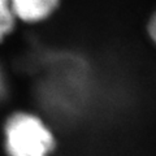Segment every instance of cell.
<instances>
[{
	"instance_id": "cell-1",
	"label": "cell",
	"mask_w": 156,
	"mask_h": 156,
	"mask_svg": "<svg viewBox=\"0 0 156 156\" xmlns=\"http://www.w3.org/2000/svg\"><path fill=\"white\" fill-rule=\"evenodd\" d=\"M4 144L8 156H50L56 140L41 117L16 112L4 125Z\"/></svg>"
},
{
	"instance_id": "cell-3",
	"label": "cell",
	"mask_w": 156,
	"mask_h": 156,
	"mask_svg": "<svg viewBox=\"0 0 156 156\" xmlns=\"http://www.w3.org/2000/svg\"><path fill=\"white\" fill-rule=\"evenodd\" d=\"M16 20L9 0H0V42L13 31Z\"/></svg>"
},
{
	"instance_id": "cell-2",
	"label": "cell",
	"mask_w": 156,
	"mask_h": 156,
	"mask_svg": "<svg viewBox=\"0 0 156 156\" xmlns=\"http://www.w3.org/2000/svg\"><path fill=\"white\" fill-rule=\"evenodd\" d=\"M16 18L34 23L48 18L56 11L60 0H9Z\"/></svg>"
},
{
	"instance_id": "cell-5",
	"label": "cell",
	"mask_w": 156,
	"mask_h": 156,
	"mask_svg": "<svg viewBox=\"0 0 156 156\" xmlns=\"http://www.w3.org/2000/svg\"><path fill=\"white\" fill-rule=\"evenodd\" d=\"M4 92V82H3V78H2V74H0V95Z\"/></svg>"
},
{
	"instance_id": "cell-4",
	"label": "cell",
	"mask_w": 156,
	"mask_h": 156,
	"mask_svg": "<svg viewBox=\"0 0 156 156\" xmlns=\"http://www.w3.org/2000/svg\"><path fill=\"white\" fill-rule=\"evenodd\" d=\"M155 23H156L155 17H152L150 20V27H148V33H150V35H151V38H152V39H155V31H156Z\"/></svg>"
}]
</instances>
